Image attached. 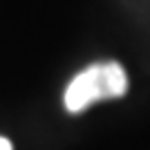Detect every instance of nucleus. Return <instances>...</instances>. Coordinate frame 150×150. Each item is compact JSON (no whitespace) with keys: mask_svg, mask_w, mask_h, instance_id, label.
Here are the masks:
<instances>
[{"mask_svg":"<svg viewBox=\"0 0 150 150\" xmlns=\"http://www.w3.org/2000/svg\"><path fill=\"white\" fill-rule=\"evenodd\" d=\"M128 90L125 69L117 61L94 63L72 79L63 94V103L69 112H83L88 105L105 99H119Z\"/></svg>","mask_w":150,"mask_h":150,"instance_id":"1","label":"nucleus"},{"mask_svg":"<svg viewBox=\"0 0 150 150\" xmlns=\"http://www.w3.org/2000/svg\"><path fill=\"white\" fill-rule=\"evenodd\" d=\"M0 150H11V144H9V139L0 137Z\"/></svg>","mask_w":150,"mask_h":150,"instance_id":"2","label":"nucleus"}]
</instances>
